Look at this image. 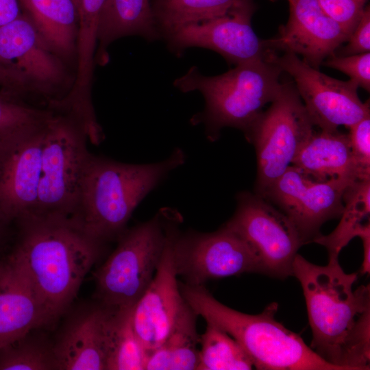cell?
<instances>
[{
    "label": "cell",
    "instance_id": "cell-1",
    "mask_svg": "<svg viewBox=\"0 0 370 370\" xmlns=\"http://www.w3.org/2000/svg\"><path fill=\"white\" fill-rule=\"evenodd\" d=\"M293 275L304 295L312 338L310 347L342 370L370 368V289L354 291L356 273H347L338 256L325 266L297 254Z\"/></svg>",
    "mask_w": 370,
    "mask_h": 370
},
{
    "label": "cell",
    "instance_id": "cell-2",
    "mask_svg": "<svg viewBox=\"0 0 370 370\" xmlns=\"http://www.w3.org/2000/svg\"><path fill=\"white\" fill-rule=\"evenodd\" d=\"M14 222L17 237L8 257L27 276L53 322L76 297L106 243L71 216L32 212Z\"/></svg>",
    "mask_w": 370,
    "mask_h": 370
},
{
    "label": "cell",
    "instance_id": "cell-3",
    "mask_svg": "<svg viewBox=\"0 0 370 370\" xmlns=\"http://www.w3.org/2000/svg\"><path fill=\"white\" fill-rule=\"evenodd\" d=\"M185 161L180 148L164 160L149 164L125 163L92 154L71 217L95 238L104 243L117 240L138 204Z\"/></svg>",
    "mask_w": 370,
    "mask_h": 370
},
{
    "label": "cell",
    "instance_id": "cell-4",
    "mask_svg": "<svg viewBox=\"0 0 370 370\" xmlns=\"http://www.w3.org/2000/svg\"><path fill=\"white\" fill-rule=\"evenodd\" d=\"M181 293L197 316L233 337L261 370H342L320 357L297 334L275 319L273 302L258 314L234 310L218 301L204 285L180 282Z\"/></svg>",
    "mask_w": 370,
    "mask_h": 370
},
{
    "label": "cell",
    "instance_id": "cell-5",
    "mask_svg": "<svg viewBox=\"0 0 370 370\" xmlns=\"http://www.w3.org/2000/svg\"><path fill=\"white\" fill-rule=\"evenodd\" d=\"M282 71L269 60H257L236 65L215 76L201 74L195 66L173 82L180 91H199L205 108L190 122L204 124L207 138L216 140L222 128H237L243 133L280 93Z\"/></svg>",
    "mask_w": 370,
    "mask_h": 370
},
{
    "label": "cell",
    "instance_id": "cell-6",
    "mask_svg": "<svg viewBox=\"0 0 370 370\" xmlns=\"http://www.w3.org/2000/svg\"><path fill=\"white\" fill-rule=\"evenodd\" d=\"M168 208L126 229L95 273L99 303L112 310L132 309L151 282L166 239Z\"/></svg>",
    "mask_w": 370,
    "mask_h": 370
},
{
    "label": "cell",
    "instance_id": "cell-7",
    "mask_svg": "<svg viewBox=\"0 0 370 370\" xmlns=\"http://www.w3.org/2000/svg\"><path fill=\"white\" fill-rule=\"evenodd\" d=\"M42 153L41 176L33 212L72 216L92 156L84 126L73 116L53 111Z\"/></svg>",
    "mask_w": 370,
    "mask_h": 370
},
{
    "label": "cell",
    "instance_id": "cell-8",
    "mask_svg": "<svg viewBox=\"0 0 370 370\" xmlns=\"http://www.w3.org/2000/svg\"><path fill=\"white\" fill-rule=\"evenodd\" d=\"M293 83H283L269 107L244 132L257 160L255 193L262 195L290 166L314 131Z\"/></svg>",
    "mask_w": 370,
    "mask_h": 370
},
{
    "label": "cell",
    "instance_id": "cell-9",
    "mask_svg": "<svg viewBox=\"0 0 370 370\" xmlns=\"http://www.w3.org/2000/svg\"><path fill=\"white\" fill-rule=\"evenodd\" d=\"M236 208L225 225L240 236L255 253L260 273L284 279L293 275V264L304 245L288 217L257 193L241 192Z\"/></svg>",
    "mask_w": 370,
    "mask_h": 370
},
{
    "label": "cell",
    "instance_id": "cell-10",
    "mask_svg": "<svg viewBox=\"0 0 370 370\" xmlns=\"http://www.w3.org/2000/svg\"><path fill=\"white\" fill-rule=\"evenodd\" d=\"M53 114L40 122L0 131V220L5 223L34 211L43 143Z\"/></svg>",
    "mask_w": 370,
    "mask_h": 370
},
{
    "label": "cell",
    "instance_id": "cell-11",
    "mask_svg": "<svg viewBox=\"0 0 370 370\" xmlns=\"http://www.w3.org/2000/svg\"><path fill=\"white\" fill-rule=\"evenodd\" d=\"M269 60L292 77L311 121L321 130L349 129L370 115L369 101H361L352 80L328 76L291 52L279 56L273 51Z\"/></svg>",
    "mask_w": 370,
    "mask_h": 370
},
{
    "label": "cell",
    "instance_id": "cell-12",
    "mask_svg": "<svg viewBox=\"0 0 370 370\" xmlns=\"http://www.w3.org/2000/svg\"><path fill=\"white\" fill-rule=\"evenodd\" d=\"M173 254L177 276L190 285L245 273H260L258 258L236 232L223 225L213 232L182 234L175 230Z\"/></svg>",
    "mask_w": 370,
    "mask_h": 370
},
{
    "label": "cell",
    "instance_id": "cell-13",
    "mask_svg": "<svg viewBox=\"0 0 370 370\" xmlns=\"http://www.w3.org/2000/svg\"><path fill=\"white\" fill-rule=\"evenodd\" d=\"M354 182L317 180L291 165L261 196L288 217L305 245L321 234L323 223L340 217L344 192Z\"/></svg>",
    "mask_w": 370,
    "mask_h": 370
},
{
    "label": "cell",
    "instance_id": "cell-14",
    "mask_svg": "<svg viewBox=\"0 0 370 370\" xmlns=\"http://www.w3.org/2000/svg\"><path fill=\"white\" fill-rule=\"evenodd\" d=\"M0 60L20 72L32 85L35 95L47 106L71 89L75 77L68 65L42 38L28 15L22 13L0 26Z\"/></svg>",
    "mask_w": 370,
    "mask_h": 370
},
{
    "label": "cell",
    "instance_id": "cell-15",
    "mask_svg": "<svg viewBox=\"0 0 370 370\" xmlns=\"http://www.w3.org/2000/svg\"><path fill=\"white\" fill-rule=\"evenodd\" d=\"M254 3L204 22L184 25L162 35L169 49L177 56L190 47H201L221 54L235 65L267 60L273 50L268 40L260 39L251 26Z\"/></svg>",
    "mask_w": 370,
    "mask_h": 370
},
{
    "label": "cell",
    "instance_id": "cell-16",
    "mask_svg": "<svg viewBox=\"0 0 370 370\" xmlns=\"http://www.w3.org/2000/svg\"><path fill=\"white\" fill-rule=\"evenodd\" d=\"M181 217L169 210L164 251L149 286L132 309L133 328L149 352L160 345L188 306L184 299L176 272L173 238Z\"/></svg>",
    "mask_w": 370,
    "mask_h": 370
},
{
    "label": "cell",
    "instance_id": "cell-17",
    "mask_svg": "<svg viewBox=\"0 0 370 370\" xmlns=\"http://www.w3.org/2000/svg\"><path fill=\"white\" fill-rule=\"evenodd\" d=\"M349 36L323 11L317 0H295L290 6L286 24L268 42L273 50L301 56L303 60L318 69Z\"/></svg>",
    "mask_w": 370,
    "mask_h": 370
},
{
    "label": "cell",
    "instance_id": "cell-18",
    "mask_svg": "<svg viewBox=\"0 0 370 370\" xmlns=\"http://www.w3.org/2000/svg\"><path fill=\"white\" fill-rule=\"evenodd\" d=\"M112 314L99 303L66 323L53 343L58 370H106Z\"/></svg>",
    "mask_w": 370,
    "mask_h": 370
},
{
    "label": "cell",
    "instance_id": "cell-19",
    "mask_svg": "<svg viewBox=\"0 0 370 370\" xmlns=\"http://www.w3.org/2000/svg\"><path fill=\"white\" fill-rule=\"evenodd\" d=\"M53 321L32 283L8 257L0 262V345Z\"/></svg>",
    "mask_w": 370,
    "mask_h": 370
},
{
    "label": "cell",
    "instance_id": "cell-20",
    "mask_svg": "<svg viewBox=\"0 0 370 370\" xmlns=\"http://www.w3.org/2000/svg\"><path fill=\"white\" fill-rule=\"evenodd\" d=\"M291 165L319 181L332 178L369 180L362 176L356 164L348 134L338 130L314 132Z\"/></svg>",
    "mask_w": 370,
    "mask_h": 370
},
{
    "label": "cell",
    "instance_id": "cell-21",
    "mask_svg": "<svg viewBox=\"0 0 370 370\" xmlns=\"http://www.w3.org/2000/svg\"><path fill=\"white\" fill-rule=\"evenodd\" d=\"M129 36H138L150 42L161 38L151 0H106L99 23L95 64H106L108 46Z\"/></svg>",
    "mask_w": 370,
    "mask_h": 370
},
{
    "label": "cell",
    "instance_id": "cell-22",
    "mask_svg": "<svg viewBox=\"0 0 370 370\" xmlns=\"http://www.w3.org/2000/svg\"><path fill=\"white\" fill-rule=\"evenodd\" d=\"M50 49L76 66L78 10L73 0H18Z\"/></svg>",
    "mask_w": 370,
    "mask_h": 370
},
{
    "label": "cell",
    "instance_id": "cell-23",
    "mask_svg": "<svg viewBox=\"0 0 370 370\" xmlns=\"http://www.w3.org/2000/svg\"><path fill=\"white\" fill-rule=\"evenodd\" d=\"M196 317L188 305L164 341L149 352L145 370H197L199 336Z\"/></svg>",
    "mask_w": 370,
    "mask_h": 370
},
{
    "label": "cell",
    "instance_id": "cell-24",
    "mask_svg": "<svg viewBox=\"0 0 370 370\" xmlns=\"http://www.w3.org/2000/svg\"><path fill=\"white\" fill-rule=\"evenodd\" d=\"M252 0H153L152 14L162 35L176 28L224 16Z\"/></svg>",
    "mask_w": 370,
    "mask_h": 370
},
{
    "label": "cell",
    "instance_id": "cell-25",
    "mask_svg": "<svg viewBox=\"0 0 370 370\" xmlns=\"http://www.w3.org/2000/svg\"><path fill=\"white\" fill-rule=\"evenodd\" d=\"M106 0H79L78 35L75 79L71 91L80 97L91 95L97 32Z\"/></svg>",
    "mask_w": 370,
    "mask_h": 370
},
{
    "label": "cell",
    "instance_id": "cell-26",
    "mask_svg": "<svg viewBox=\"0 0 370 370\" xmlns=\"http://www.w3.org/2000/svg\"><path fill=\"white\" fill-rule=\"evenodd\" d=\"M343 210L336 227L329 234L313 241L325 247L329 256H338L341 250L358 234L370 214V179L357 180L345 190Z\"/></svg>",
    "mask_w": 370,
    "mask_h": 370
},
{
    "label": "cell",
    "instance_id": "cell-27",
    "mask_svg": "<svg viewBox=\"0 0 370 370\" xmlns=\"http://www.w3.org/2000/svg\"><path fill=\"white\" fill-rule=\"evenodd\" d=\"M132 309L112 310L106 370H145L149 352L133 328Z\"/></svg>",
    "mask_w": 370,
    "mask_h": 370
},
{
    "label": "cell",
    "instance_id": "cell-28",
    "mask_svg": "<svg viewBox=\"0 0 370 370\" xmlns=\"http://www.w3.org/2000/svg\"><path fill=\"white\" fill-rule=\"evenodd\" d=\"M199 336L197 370H249L254 364L241 345L230 334L210 323Z\"/></svg>",
    "mask_w": 370,
    "mask_h": 370
},
{
    "label": "cell",
    "instance_id": "cell-29",
    "mask_svg": "<svg viewBox=\"0 0 370 370\" xmlns=\"http://www.w3.org/2000/svg\"><path fill=\"white\" fill-rule=\"evenodd\" d=\"M33 331L0 349V370L57 369L53 343Z\"/></svg>",
    "mask_w": 370,
    "mask_h": 370
},
{
    "label": "cell",
    "instance_id": "cell-30",
    "mask_svg": "<svg viewBox=\"0 0 370 370\" xmlns=\"http://www.w3.org/2000/svg\"><path fill=\"white\" fill-rule=\"evenodd\" d=\"M53 111L0 92V131L32 124L49 118Z\"/></svg>",
    "mask_w": 370,
    "mask_h": 370
},
{
    "label": "cell",
    "instance_id": "cell-31",
    "mask_svg": "<svg viewBox=\"0 0 370 370\" xmlns=\"http://www.w3.org/2000/svg\"><path fill=\"white\" fill-rule=\"evenodd\" d=\"M347 75L358 87L370 90V53L350 56L333 54L322 63Z\"/></svg>",
    "mask_w": 370,
    "mask_h": 370
},
{
    "label": "cell",
    "instance_id": "cell-32",
    "mask_svg": "<svg viewBox=\"0 0 370 370\" xmlns=\"http://www.w3.org/2000/svg\"><path fill=\"white\" fill-rule=\"evenodd\" d=\"M367 0H317L323 11L351 35Z\"/></svg>",
    "mask_w": 370,
    "mask_h": 370
},
{
    "label": "cell",
    "instance_id": "cell-33",
    "mask_svg": "<svg viewBox=\"0 0 370 370\" xmlns=\"http://www.w3.org/2000/svg\"><path fill=\"white\" fill-rule=\"evenodd\" d=\"M352 152L362 176L370 179V115L349 128Z\"/></svg>",
    "mask_w": 370,
    "mask_h": 370
},
{
    "label": "cell",
    "instance_id": "cell-34",
    "mask_svg": "<svg viewBox=\"0 0 370 370\" xmlns=\"http://www.w3.org/2000/svg\"><path fill=\"white\" fill-rule=\"evenodd\" d=\"M347 45L339 47L334 53L336 56H350L369 52L370 50V8L365 6L356 27L349 36Z\"/></svg>",
    "mask_w": 370,
    "mask_h": 370
},
{
    "label": "cell",
    "instance_id": "cell-35",
    "mask_svg": "<svg viewBox=\"0 0 370 370\" xmlns=\"http://www.w3.org/2000/svg\"><path fill=\"white\" fill-rule=\"evenodd\" d=\"M0 92L25 101V98L34 94L27 79L17 70L0 60Z\"/></svg>",
    "mask_w": 370,
    "mask_h": 370
},
{
    "label": "cell",
    "instance_id": "cell-36",
    "mask_svg": "<svg viewBox=\"0 0 370 370\" xmlns=\"http://www.w3.org/2000/svg\"><path fill=\"white\" fill-rule=\"evenodd\" d=\"M18 0H0V26L16 18L21 13Z\"/></svg>",
    "mask_w": 370,
    "mask_h": 370
},
{
    "label": "cell",
    "instance_id": "cell-37",
    "mask_svg": "<svg viewBox=\"0 0 370 370\" xmlns=\"http://www.w3.org/2000/svg\"><path fill=\"white\" fill-rule=\"evenodd\" d=\"M358 236L362 240L364 258L360 268V273L369 274L370 272V224L367 222L360 230Z\"/></svg>",
    "mask_w": 370,
    "mask_h": 370
},
{
    "label": "cell",
    "instance_id": "cell-38",
    "mask_svg": "<svg viewBox=\"0 0 370 370\" xmlns=\"http://www.w3.org/2000/svg\"><path fill=\"white\" fill-rule=\"evenodd\" d=\"M9 224L10 223H5L0 220V246L2 245L5 239L8 226Z\"/></svg>",
    "mask_w": 370,
    "mask_h": 370
},
{
    "label": "cell",
    "instance_id": "cell-39",
    "mask_svg": "<svg viewBox=\"0 0 370 370\" xmlns=\"http://www.w3.org/2000/svg\"><path fill=\"white\" fill-rule=\"evenodd\" d=\"M273 1V0H272ZM289 3V6L292 5L295 1V0H287Z\"/></svg>",
    "mask_w": 370,
    "mask_h": 370
},
{
    "label": "cell",
    "instance_id": "cell-40",
    "mask_svg": "<svg viewBox=\"0 0 370 370\" xmlns=\"http://www.w3.org/2000/svg\"><path fill=\"white\" fill-rule=\"evenodd\" d=\"M73 1H75V3L76 5H77V7L79 0H73Z\"/></svg>",
    "mask_w": 370,
    "mask_h": 370
},
{
    "label": "cell",
    "instance_id": "cell-41",
    "mask_svg": "<svg viewBox=\"0 0 370 370\" xmlns=\"http://www.w3.org/2000/svg\"><path fill=\"white\" fill-rule=\"evenodd\" d=\"M1 347H2V346H1V345H0V349H1Z\"/></svg>",
    "mask_w": 370,
    "mask_h": 370
}]
</instances>
